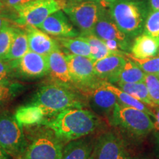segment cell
<instances>
[{"label": "cell", "mask_w": 159, "mask_h": 159, "mask_svg": "<svg viewBox=\"0 0 159 159\" xmlns=\"http://www.w3.org/2000/svg\"><path fill=\"white\" fill-rule=\"evenodd\" d=\"M38 28L47 34L57 38L77 37L80 35L62 10L47 17Z\"/></svg>", "instance_id": "12"}, {"label": "cell", "mask_w": 159, "mask_h": 159, "mask_svg": "<svg viewBox=\"0 0 159 159\" xmlns=\"http://www.w3.org/2000/svg\"><path fill=\"white\" fill-rule=\"evenodd\" d=\"M139 159H150L149 158H139Z\"/></svg>", "instance_id": "41"}, {"label": "cell", "mask_w": 159, "mask_h": 159, "mask_svg": "<svg viewBox=\"0 0 159 159\" xmlns=\"http://www.w3.org/2000/svg\"><path fill=\"white\" fill-rule=\"evenodd\" d=\"M108 7L111 18L127 36L134 38L142 34L148 15L144 3L133 0H118Z\"/></svg>", "instance_id": "3"}, {"label": "cell", "mask_w": 159, "mask_h": 159, "mask_svg": "<svg viewBox=\"0 0 159 159\" xmlns=\"http://www.w3.org/2000/svg\"><path fill=\"white\" fill-rule=\"evenodd\" d=\"M0 143L9 156L19 159L28 145L23 127L8 111L0 114Z\"/></svg>", "instance_id": "5"}, {"label": "cell", "mask_w": 159, "mask_h": 159, "mask_svg": "<svg viewBox=\"0 0 159 159\" xmlns=\"http://www.w3.org/2000/svg\"><path fill=\"white\" fill-rule=\"evenodd\" d=\"M66 58L73 83L77 89L87 92L101 80L95 74L94 62L89 57L68 53Z\"/></svg>", "instance_id": "9"}, {"label": "cell", "mask_w": 159, "mask_h": 159, "mask_svg": "<svg viewBox=\"0 0 159 159\" xmlns=\"http://www.w3.org/2000/svg\"><path fill=\"white\" fill-rule=\"evenodd\" d=\"M4 7H5V5H4L2 0H0V12L2 11Z\"/></svg>", "instance_id": "40"}, {"label": "cell", "mask_w": 159, "mask_h": 159, "mask_svg": "<svg viewBox=\"0 0 159 159\" xmlns=\"http://www.w3.org/2000/svg\"><path fill=\"white\" fill-rule=\"evenodd\" d=\"M95 142L88 137L71 141L63 147L61 159H94Z\"/></svg>", "instance_id": "18"}, {"label": "cell", "mask_w": 159, "mask_h": 159, "mask_svg": "<svg viewBox=\"0 0 159 159\" xmlns=\"http://www.w3.org/2000/svg\"><path fill=\"white\" fill-rule=\"evenodd\" d=\"M13 74L24 78H40L48 75L47 57L29 50L17 61L9 62Z\"/></svg>", "instance_id": "11"}, {"label": "cell", "mask_w": 159, "mask_h": 159, "mask_svg": "<svg viewBox=\"0 0 159 159\" xmlns=\"http://www.w3.org/2000/svg\"><path fill=\"white\" fill-rule=\"evenodd\" d=\"M57 42L70 54L88 57L91 55V47L88 41L82 36L58 38Z\"/></svg>", "instance_id": "24"}, {"label": "cell", "mask_w": 159, "mask_h": 159, "mask_svg": "<svg viewBox=\"0 0 159 159\" xmlns=\"http://www.w3.org/2000/svg\"><path fill=\"white\" fill-rule=\"evenodd\" d=\"M131 54L137 58H147L158 55L159 43L153 38L144 34L138 35L131 46Z\"/></svg>", "instance_id": "20"}, {"label": "cell", "mask_w": 159, "mask_h": 159, "mask_svg": "<svg viewBox=\"0 0 159 159\" xmlns=\"http://www.w3.org/2000/svg\"><path fill=\"white\" fill-rule=\"evenodd\" d=\"M86 94L89 96L91 108L100 114H111L115 105L118 102L114 93L105 86L102 80L87 91Z\"/></svg>", "instance_id": "13"}, {"label": "cell", "mask_w": 159, "mask_h": 159, "mask_svg": "<svg viewBox=\"0 0 159 159\" xmlns=\"http://www.w3.org/2000/svg\"><path fill=\"white\" fill-rule=\"evenodd\" d=\"M118 85L119 89L134 97V98L138 99L140 102H143L147 106L152 108V107H155L157 105L151 99L148 89L144 82L121 83V84H118Z\"/></svg>", "instance_id": "25"}, {"label": "cell", "mask_w": 159, "mask_h": 159, "mask_svg": "<svg viewBox=\"0 0 159 159\" xmlns=\"http://www.w3.org/2000/svg\"><path fill=\"white\" fill-rule=\"evenodd\" d=\"M144 83L152 102L159 106V78L158 76L156 75L146 74Z\"/></svg>", "instance_id": "30"}, {"label": "cell", "mask_w": 159, "mask_h": 159, "mask_svg": "<svg viewBox=\"0 0 159 159\" xmlns=\"http://www.w3.org/2000/svg\"><path fill=\"white\" fill-rule=\"evenodd\" d=\"M104 7L95 0H74L63 10L80 31V35L91 34Z\"/></svg>", "instance_id": "6"}, {"label": "cell", "mask_w": 159, "mask_h": 159, "mask_svg": "<svg viewBox=\"0 0 159 159\" xmlns=\"http://www.w3.org/2000/svg\"><path fill=\"white\" fill-rule=\"evenodd\" d=\"M47 57L49 67L48 75L53 82L65 85L71 88L75 86L69 72L66 55L60 48L52 52Z\"/></svg>", "instance_id": "14"}, {"label": "cell", "mask_w": 159, "mask_h": 159, "mask_svg": "<svg viewBox=\"0 0 159 159\" xmlns=\"http://www.w3.org/2000/svg\"><path fill=\"white\" fill-rule=\"evenodd\" d=\"M104 85L108 90H110L111 92L114 93L115 96L116 97L118 103H119L120 105L139 109V110L144 111L146 114H149L150 116H152V111H151L150 107L147 106L144 103L140 102V101L136 99V98H134V97H132L127 92H125V91H122L121 89L116 87L113 83H108L104 80Z\"/></svg>", "instance_id": "23"}, {"label": "cell", "mask_w": 159, "mask_h": 159, "mask_svg": "<svg viewBox=\"0 0 159 159\" xmlns=\"http://www.w3.org/2000/svg\"><path fill=\"white\" fill-rule=\"evenodd\" d=\"M94 159H132L124 140L112 132H106L95 141Z\"/></svg>", "instance_id": "10"}, {"label": "cell", "mask_w": 159, "mask_h": 159, "mask_svg": "<svg viewBox=\"0 0 159 159\" xmlns=\"http://www.w3.org/2000/svg\"><path fill=\"white\" fill-rule=\"evenodd\" d=\"M25 31L28 39L30 50L47 56L52 52L59 49L57 40L52 39L48 34L38 27L27 25Z\"/></svg>", "instance_id": "15"}, {"label": "cell", "mask_w": 159, "mask_h": 159, "mask_svg": "<svg viewBox=\"0 0 159 159\" xmlns=\"http://www.w3.org/2000/svg\"><path fill=\"white\" fill-rule=\"evenodd\" d=\"M143 31L159 43V11H152L148 13Z\"/></svg>", "instance_id": "28"}, {"label": "cell", "mask_w": 159, "mask_h": 159, "mask_svg": "<svg viewBox=\"0 0 159 159\" xmlns=\"http://www.w3.org/2000/svg\"><path fill=\"white\" fill-rule=\"evenodd\" d=\"M145 75L146 73L136 63L126 57V61L117 76L116 83L118 85L121 83H144Z\"/></svg>", "instance_id": "22"}, {"label": "cell", "mask_w": 159, "mask_h": 159, "mask_svg": "<svg viewBox=\"0 0 159 159\" xmlns=\"http://www.w3.org/2000/svg\"><path fill=\"white\" fill-rule=\"evenodd\" d=\"M15 27L11 25L0 31V59L4 60L8 52L15 33Z\"/></svg>", "instance_id": "29"}, {"label": "cell", "mask_w": 159, "mask_h": 159, "mask_svg": "<svg viewBox=\"0 0 159 159\" xmlns=\"http://www.w3.org/2000/svg\"><path fill=\"white\" fill-rule=\"evenodd\" d=\"M158 55H159V50H158Z\"/></svg>", "instance_id": "44"}, {"label": "cell", "mask_w": 159, "mask_h": 159, "mask_svg": "<svg viewBox=\"0 0 159 159\" xmlns=\"http://www.w3.org/2000/svg\"><path fill=\"white\" fill-rule=\"evenodd\" d=\"M156 75H157V76H158V77L159 78V72L158 73V74H156Z\"/></svg>", "instance_id": "42"}, {"label": "cell", "mask_w": 159, "mask_h": 159, "mask_svg": "<svg viewBox=\"0 0 159 159\" xmlns=\"http://www.w3.org/2000/svg\"><path fill=\"white\" fill-rule=\"evenodd\" d=\"M14 116L19 124L23 127L42 124L46 114L39 104L32 102L19 107L16 111Z\"/></svg>", "instance_id": "19"}, {"label": "cell", "mask_w": 159, "mask_h": 159, "mask_svg": "<svg viewBox=\"0 0 159 159\" xmlns=\"http://www.w3.org/2000/svg\"><path fill=\"white\" fill-rule=\"evenodd\" d=\"M33 1L34 0H5V4L10 9L14 10L18 12L20 9Z\"/></svg>", "instance_id": "33"}, {"label": "cell", "mask_w": 159, "mask_h": 159, "mask_svg": "<svg viewBox=\"0 0 159 159\" xmlns=\"http://www.w3.org/2000/svg\"><path fill=\"white\" fill-rule=\"evenodd\" d=\"M105 12L106 11L103 8L98 21H97L94 29L91 32V34L102 39V41L117 40L121 42L130 44L129 38L119 29V27L111 18L109 13L107 14Z\"/></svg>", "instance_id": "17"}, {"label": "cell", "mask_w": 159, "mask_h": 159, "mask_svg": "<svg viewBox=\"0 0 159 159\" xmlns=\"http://www.w3.org/2000/svg\"><path fill=\"white\" fill-rule=\"evenodd\" d=\"M13 75V69L10 63L0 59V84H11V80Z\"/></svg>", "instance_id": "31"}, {"label": "cell", "mask_w": 159, "mask_h": 159, "mask_svg": "<svg viewBox=\"0 0 159 159\" xmlns=\"http://www.w3.org/2000/svg\"><path fill=\"white\" fill-rule=\"evenodd\" d=\"M46 116H52L68 108H83L84 102L71 87L54 83L41 86L34 97Z\"/></svg>", "instance_id": "2"}, {"label": "cell", "mask_w": 159, "mask_h": 159, "mask_svg": "<svg viewBox=\"0 0 159 159\" xmlns=\"http://www.w3.org/2000/svg\"><path fill=\"white\" fill-rule=\"evenodd\" d=\"M118 0H99V3L103 7H109V5L113 4Z\"/></svg>", "instance_id": "38"}, {"label": "cell", "mask_w": 159, "mask_h": 159, "mask_svg": "<svg viewBox=\"0 0 159 159\" xmlns=\"http://www.w3.org/2000/svg\"><path fill=\"white\" fill-rule=\"evenodd\" d=\"M67 3V0H34L18 11L17 21L38 27L51 14L64 9Z\"/></svg>", "instance_id": "8"}, {"label": "cell", "mask_w": 159, "mask_h": 159, "mask_svg": "<svg viewBox=\"0 0 159 159\" xmlns=\"http://www.w3.org/2000/svg\"><path fill=\"white\" fill-rule=\"evenodd\" d=\"M0 159H11V156H9L2 146L0 143Z\"/></svg>", "instance_id": "37"}, {"label": "cell", "mask_w": 159, "mask_h": 159, "mask_svg": "<svg viewBox=\"0 0 159 159\" xmlns=\"http://www.w3.org/2000/svg\"><path fill=\"white\" fill-rule=\"evenodd\" d=\"M95 1H97V2H99V0H95Z\"/></svg>", "instance_id": "43"}, {"label": "cell", "mask_w": 159, "mask_h": 159, "mask_svg": "<svg viewBox=\"0 0 159 159\" xmlns=\"http://www.w3.org/2000/svg\"><path fill=\"white\" fill-rule=\"evenodd\" d=\"M126 57L132 60L146 74L156 75L159 72V55L147 58H137L131 53H127Z\"/></svg>", "instance_id": "27"}, {"label": "cell", "mask_w": 159, "mask_h": 159, "mask_svg": "<svg viewBox=\"0 0 159 159\" xmlns=\"http://www.w3.org/2000/svg\"><path fill=\"white\" fill-rule=\"evenodd\" d=\"M150 3L152 11H159V0H150Z\"/></svg>", "instance_id": "39"}, {"label": "cell", "mask_w": 159, "mask_h": 159, "mask_svg": "<svg viewBox=\"0 0 159 159\" xmlns=\"http://www.w3.org/2000/svg\"><path fill=\"white\" fill-rule=\"evenodd\" d=\"M126 61V56L109 55L94 62L95 74L100 80L116 83L117 76Z\"/></svg>", "instance_id": "16"}, {"label": "cell", "mask_w": 159, "mask_h": 159, "mask_svg": "<svg viewBox=\"0 0 159 159\" xmlns=\"http://www.w3.org/2000/svg\"><path fill=\"white\" fill-rule=\"evenodd\" d=\"M82 36L88 41L91 47V55L89 57L93 62L98 61L104 57L112 55H117L114 52L111 51L108 49L106 45L105 44L104 41L102 39H99L93 34H88L84 35H80Z\"/></svg>", "instance_id": "26"}, {"label": "cell", "mask_w": 159, "mask_h": 159, "mask_svg": "<svg viewBox=\"0 0 159 159\" xmlns=\"http://www.w3.org/2000/svg\"><path fill=\"white\" fill-rule=\"evenodd\" d=\"M63 143L89 136L100 125L99 117L84 108H68L53 116L51 120L42 122Z\"/></svg>", "instance_id": "1"}, {"label": "cell", "mask_w": 159, "mask_h": 159, "mask_svg": "<svg viewBox=\"0 0 159 159\" xmlns=\"http://www.w3.org/2000/svg\"><path fill=\"white\" fill-rule=\"evenodd\" d=\"M155 139V148H156V152L157 156L159 158V132H155L154 134Z\"/></svg>", "instance_id": "35"}, {"label": "cell", "mask_w": 159, "mask_h": 159, "mask_svg": "<svg viewBox=\"0 0 159 159\" xmlns=\"http://www.w3.org/2000/svg\"><path fill=\"white\" fill-rule=\"evenodd\" d=\"M30 50L28 39L26 31L16 28L11 48L4 61L7 62L17 61Z\"/></svg>", "instance_id": "21"}, {"label": "cell", "mask_w": 159, "mask_h": 159, "mask_svg": "<svg viewBox=\"0 0 159 159\" xmlns=\"http://www.w3.org/2000/svg\"><path fill=\"white\" fill-rule=\"evenodd\" d=\"M63 148V143L49 129L32 139L20 159H61Z\"/></svg>", "instance_id": "7"}, {"label": "cell", "mask_w": 159, "mask_h": 159, "mask_svg": "<svg viewBox=\"0 0 159 159\" xmlns=\"http://www.w3.org/2000/svg\"><path fill=\"white\" fill-rule=\"evenodd\" d=\"M9 25L10 24L9 21H7V19L0 15V31H1L3 28H5V27H7V26Z\"/></svg>", "instance_id": "36"}, {"label": "cell", "mask_w": 159, "mask_h": 159, "mask_svg": "<svg viewBox=\"0 0 159 159\" xmlns=\"http://www.w3.org/2000/svg\"><path fill=\"white\" fill-rule=\"evenodd\" d=\"M110 118L113 125L136 137L146 136L154 130L153 122L150 115L118 102L115 105Z\"/></svg>", "instance_id": "4"}, {"label": "cell", "mask_w": 159, "mask_h": 159, "mask_svg": "<svg viewBox=\"0 0 159 159\" xmlns=\"http://www.w3.org/2000/svg\"><path fill=\"white\" fill-rule=\"evenodd\" d=\"M14 90H17V89L13 87L11 83L7 85L0 84V107L11 99L12 96L14 95Z\"/></svg>", "instance_id": "32"}, {"label": "cell", "mask_w": 159, "mask_h": 159, "mask_svg": "<svg viewBox=\"0 0 159 159\" xmlns=\"http://www.w3.org/2000/svg\"><path fill=\"white\" fill-rule=\"evenodd\" d=\"M152 111V117L154 118L153 121V130L155 132H159V106L156 105L150 108Z\"/></svg>", "instance_id": "34"}]
</instances>
